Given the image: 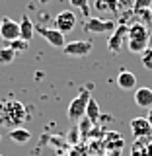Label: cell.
Masks as SVG:
<instances>
[{
    "label": "cell",
    "mask_w": 152,
    "mask_h": 156,
    "mask_svg": "<svg viewBox=\"0 0 152 156\" xmlns=\"http://www.w3.org/2000/svg\"><path fill=\"white\" fill-rule=\"evenodd\" d=\"M29 119V111L22 101L14 100V98H6L0 100V127L6 129H19V125H23Z\"/></svg>",
    "instance_id": "6da1fadb"
},
{
    "label": "cell",
    "mask_w": 152,
    "mask_h": 156,
    "mask_svg": "<svg viewBox=\"0 0 152 156\" xmlns=\"http://www.w3.org/2000/svg\"><path fill=\"white\" fill-rule=\"evenodd\" d=\"M150 43V29L143 26V23L135 22L129 26V43H127V49L131 53H136V55H143V53L148 49Z\"/></svg>",
    "instance_id": "7a4b0ae2"
},
{
    "label": "cell",
    "mask_w": 152,
    "mask_h": 156,
    "mask_svg": "<svg viewBox=\"0 0 152 156\" xmlns=\"http://www.w3.org/2000/svg\"><path fill=\"white\" fill-rule=\"evenodd\" d=\"M90 94L86 90H82L74 100L68 104V109H66V115L72 123H78L82 117H86V107H88V101H90Z\"/></svg>",
    "instance_id": "3957f363"
},
{
    "label": "cell",
    "mask_w": 152,
    "mask_h": 156,
    "mask_svg": "<svg viewBox=\"0 0 152 156\" xmlns=\"http://www.w3.org/2000/svg\"><path fill=\"white\" fill-rule=\"evenodd\" d=\"M127 43H129V26L127 23H119L115 27V31L109 35V39H107V49L113 55H119L127 47Z\"/></svg>",
    "instance_id": "277c9868"
},
{
    "label": "cell",
    "mask_w": 152,
    "mask_h": 156,
    "mask_svg": "<svg viewBox=\"0 0 152 156\" xmlns=\"http://www.w3.org/2000/svg\"><path fill=\"white\" fill-rule=\"evenodd\" d=\"M84 31L86 33H97V35H100V33H113L115 31V27H117V23L113 22V20H101V18H94V16H90L84 22Z\"/></svg>",
    "instance_id": "5b68a950"
},
{
    "label": "cell",
    "mask_w": 152,
    "mask_h": 156,
    "mask_svg": "<svg viewBox=\"0 0 152 156\" xmlns=\"http://www.w3.org/2000/svg\"><path fill=\"white\" fill-rule=\"evenodd\" d=\"M76 23H78V18H76L74 12H70V10H62V12H58L57 18H55V29H58V31L65 33V35L76 27Z\"/></svg>",
    "instance_id": "8992f818"
},
{
    "label": "cell",
    "mask_w": 152,
    "mask_h": 156,
    "mask_svg": "<svg viewBox=\"0 0 152 156\" xmlns=\"http://www.w3.org/2000/svg\"><path fill=\"white\" fill-rule=\"evenodd\" d=\"M0 37L6 43L19 39V22H16L12 18H2L0 20Z\"/></svg>",
    "instance_id": "52a82bcc"
},
{
    "label": "cell",
    "mask_w": 152,
    "mask_h": 156,
    "mask_svg": "<svg viewBox=\"0 0 152 156\" xmlns=\"http://www.w3.org/2000/svg\"><path fill=\"white\" fill-rule=\"evenodd\" d=\"M92 49H94V43L90 41H70L62 47V53L68 57H86L92 53Z\"/></svg>",
    "instance_id": "ba28073f"
},
{
    "label": "cell",
    "mask_w": 152,
    "mask_h": 156,
    "mask_svg": "<svg viewBox=\"0 0 152 156\" xmlns=\"http://www.w3.org/2000/svg\"><path fill=\"white\" fill-rule=\"evenodd\" d=\"M35 31H39V35L45 39L49 45H53V47H57V49H62V47L66 45L65 33H61V31H58V29H55V27H37Z\"/></svg>",
    "instance_id": "9c48e42d"
},
{
    "label": "cell",
    "mask_w": 152,
    "mask_h": 156,
    "mask_svg": "<svg viewBox=\"0 0 152 156\" xmlns=\"http://www.w3.org/2000/svg\"><path fill=\"white\" fill-rule=\"evenodd\" d=\"M131 133L135 139L152 136V125L148 123L146 117H135V119H131Z\"/></svg>",
    "instance_id": "30bf717a"
},
{
    "label": "cell",
    "mask_w": 152,
    "mask_h": 156,
    "mask_svg": "<svg viewBox=\"0 0 152 156\" xmlns=\"http://www.w3.org/2000/svg\"><path fill=\"white\" fill-rule=\"evenodd\" d=\"M131 156H152V136L135 139L131 146Z\"/></svg>",
    "instance_id": "8fae6325"
},
{
    "label": "cell",
    "mask_w": 152,
    "mask_h": 156,
    "mask_svg": "<svg viewBox=\"0 0 152 156\" xmlns=\"http://www.w3.org/2000/svg\"><path fill=\"white\" fill-rule=\"evenodd\" d=\"M94 8L100 14H111V16H117L121 14V4L119 0H96Z\"/></svg>",
    "instance_id": "7c38bea8"
},
{
    "label": "cell",
    "mask_w": 152,
    "mask_h": 156,
    "mask_svg": "<svg viewBox=\"0 0 152 156\" xmlns=\"http://www.w3.org/2000/svg\"><path fill=\"white\" fill-rule=\"evenodd\" d=\"M117 86L121 90H136V76L131 70H121L117 74Z\"/></svg>",
    "instance_id": "4fadbf2b"
},
{
    "label": "cell",
    "mask_w": 152,
    "mask_h": 156,
    "mask_svg": "<svg viewBox=\"0 0 152 156\" xmlns=\"http://www.w3.org/2000/svg\"><path fill=\"white\" fill-rule=\"evenodd\" d=\"M135 104L139 107L150 109L152 107V90L150 88H136L135 90Z\"/></svg>",
    "instance_id": "5bb4252c"
},
{
    "label": "cell",
    "mask_w": 152,
    "mask_h": 156,
    "mask_svg": "<svg viewBox=\"0 0 152 156\" xmlns=\"http://www.w3.org/2000/svg\"><path fill=\"white\" fill-rule=\"evenodd\" d=\"M33 35H35V26H33V22L27 16H23L19 20V39L29 43L33 39Z\"/></svg>",
    "instance_id": "9a60e30c"
},
{
    "label": "cell",
    "mask_w": 152,
    "mask_h": 156,
    "mask_svg": "<svg viewBox=\"0 0 152 156\" xmlns=\"http://www.w3.org/2000/svg\"><path fill=\"white\" fill-rule=\"evenodd\" d=\"M10 140H12L14 144H27L29 140H31V133H29L27 129H23V127L12 129L10 131Z\"/></svg>",
    "instance_id": "2e32d148"
},
{
    "label": "cell",
    "mask_w": 152,
    "mask_h": 156,
    "mask_svg": "<svg viewBox=\"0 0 152 156\" xmlns=\"http://www.w3.org/2000/svg\"><path fill=\"white\" fill-rule=\"evenodd\" d=\"M133 16L136 18V22L143 23V26L146 27H152V8H144V10H136V12H133Z\"/></svg>",
    "instance_id": "e0dca14e"
},
{
    "label": "cell",
    "mask_w": 152,
    "mask_h": 156,
    "mask_svg": "<svg viewBox=\"0 0 152 156\" xmlns=\"http://www.w3.org/2000/svg\"><path fill=\"white\" fill-rule=\"evenodd\" d=\"M86 119L90 121V123H96L97 119H100V105H97V101L94 98H90V101H88V107H86Z\"/></svg>",
    "instance_id": "ac0fdd59"
},
{
    "label": "cell",
    "mask_w": 152,
    "mask_h": 156,
    "mask_svg": "<svg viewBox=\"0 0 152 156\" xmlns=\"http://www.w3.org/2000/svg\"><path fill=\"white\" fill-rule=\"evenodd\" d=\"M16 55L18 53L14 49H10L8 45L6 47H0V65H12L16 61Z\"/></svg>",
    "instance_id": "d6986e66"
},
{
    "label": "cell",
    "mask_w": 152,
    "mask_h": 156,
    "mask_svg": "<svg viewBox=\"0 0 152 156\" xmlns=\"http://www.w3.org/2000/svg\"><path fill=\"white\" fill-rule=\"evenodd\" d=\"M68 2H70L74 8L80 10V14H82L86 20L90 18V0H68Z\"/></svg>",
    "instance_id": "ffe728a7"
},
{
    "label": "cell",
    "mask_w": 152,
    "mask_h": 156,
    "mask_svg": "<svg viewBox=\"0 0 152 156\" xmlns=\"http://www.w3.org/2000/svg\"><path fill=\"white\" fill-rule=\"evenodd\" d=\"M140 62H143V66L146 70H152V47H148L143 55H140Z\"/></svg>",
    "instance_id": "44dd1931"
},
{
    "label": "cell",
    "mask_w": 152,
    "mask_h": 156,
    "mask_svg": "<svg viewBox=\"0 0 152 156\" xmlns=\"http://www.w3.org/2000/svg\"><path fill=\"white\" fill-rule=\"evenodd\" d=\"M8 47L14 49L16 53H23V51H27V41H23V39H16V41L8 43Z\"/></svg>",
    "instance_id": "7402d4cb"
},
{
    "label": "cell",
    "mask_w": 152,
    "mask_h": 156,
    "mask_svg": "<svg viewBox=\"0 0 152 156\" xmlns=\"http://www.w3.org/2000/svg\"><path fill=\"white\" fill-rule=\"evenodd\" d=\"M152 6V0H133V12L136 10H144Z\"/></svg>",
    "instance_id": "603a6c76"
},
{
    "label": "cell",
    "mask_w": 152,
    "mask_h": 156,
    "mask_svg": "<svg viewBox=\"0 0 152 156\" xmlns=\"http://www.w3.org/2000/svg\"><path fill=\"white\" fill-rule=\"evenodd\" d=\"M146 119H148V123L152 125V107H150V109H148V115H146Z\"/></svg>",
    "instance_id": "cb8c5ba5"
},
{
    "label": "cell",
    "mask_w": 152,
    "mask_h": 156,
    "mask_svg": "<svg viewBox=\"0 0 152 156\" xmlns=\"http://www.w3.org/2000/svg\"><path fill=\"white\" fill-rule=\"evenodd\" d=\"M39 2H41V4H47V2H51V0H39Z\"/></svg>",
    "instance_id": "d4e9b609"
},
{
    "label": "cell",
    "mask_w": 152,
    "mask_h": 156,
    "mask_svg": "<svg viewBox=\"0 0 152 156\" xmlns=\"http://www.w3.org/2000/svg\"><path fill=\"white\" fill-rule=\"evenodd\" d=\"M0 156H4V154H0Z\"/></svg>",
    "instance_id": "484cf974"
}]
</instances>
